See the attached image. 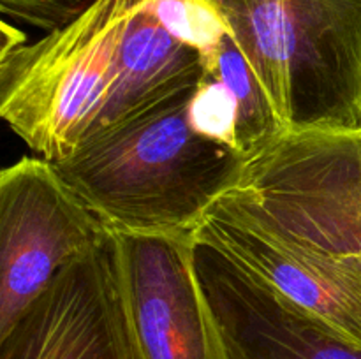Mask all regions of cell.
Masks as SVG:
<instances>
[{"mask_svg":"<svg viewBox=\"0 0 361 359\" xmlns=\"http://www.w3.org/2000/svg\"><path fill=\"white\" fill-rule=\"evenodd\" d=\"M197 83L53 162L111 234H194L215 201L242 182L249 160L190 125Z\"/></svg>","mask_w":361,"mask_h":359,"instance_id":"cell-1","label":"cell"},{"mask_svg":"<svg viewBox=\"0 0 361 359\" xmlns=\"http://www.w3.org/2000/svg\"><path fill=\"white\" fill-rule=\"evenodd\" d=\"M288 132L361 129V0H219Z\"/></svg>","mask_w":361,"mask_h":359,"instance_id":"cell-2","label":"cell"},{"mask_svg":"<svg viewBox=\"0 0 361 359\" xmlns=\"http://www.w3.org/2000/svg\"><path fill=\"white\" fill-rule=\"evenodd\" d=\"M140 2L92 0L69 25L0 56V115L39 157H69L94 129Z\"/></svg>","mask_w":361,"mask_h":359,"instance_id":"cell-3","label":"cell"},{"mask_svg":"<svg viewBox=\"0 0 361 359\" xmlns=\"http://www.w3.org/2000/svg\"><path fill=\"white\" fill-rule=\"evenodd\" d=\"M235 189L289 234L361 260V129L284 134Z\"/></svg>","mask_w":361,"mask_h":359,"instance_id":"cell-4","label":"cell"},{"mask_svg":"<svg viewBox=\"0 0 361 359\" xmlns=\"http://www.w3.org/2000/svg\"><path fill=\"white\" fill-rule=\"evenodd\" d=\"M51 160L21 157L0 172V338L53 278L111 239Z\"/></svg>","mask_w":361,"mask_h":359,"instance_id":"cell-5","label":"cell"},{"mask_svg":"<svg viewBox=\"0 0 361 359\" xmlns=\"http://www.w3.org/2000/svg\"><path fill=\"white\" fill-rule=\"evenodd\" d=\"M196 239L242 264L361 348V260L324 252L254 210L236 189L219 197Z\"/></svg>","mask_w":361,"mask_h":359,"instance_id":"cell-6","label":"cell"},{"mask_svg":"<svg viewBox=\"0 0 361 359\" xmlns=\"http://www.w3.org/2000/svg\"><path fill=\"white\" fill-rule=\"evenodd\" d=\"M0 359H141L113 236L53 278L0 338Z\"/></svg>","mask_w":361,"mask_h":359,"instance_id":"cell-7","label":"cell"},{"mask_svg":"<svg viewBox=\"0 0 361 359\" xmlns=\"http://www.w3.org/2000/svg\"><path fill=\"white\" fill-rule=\"evenodd\" d=\"M141 359H228L194 271V234H113Z\"/></svg>","mask_w":361,"mask_h":359,"instance_id":"cell-8","label":"cell"},{"mask_svg":"<svg viewBox=\"0 0 361 359\" xmlns=\"http://www.w3.org/2000/svg\"><path fill=\"white\" fill-rule=\"evenodd\" d=\"M194 271L228 359H361L338 331L200 239Z\"/></svg>","mask_w":361,"mask_h":359,"instance_id":"cell-9","label":"cell"},{"mask_svg":"<svg viewBox=\"0 0 361 359\" xmlns=\"http://www.w3.org/2000/svg\"><path fill=\"white\" fill-rule=\"evenodd\" d=\"M204 74L200 53L173 37L152 13L148 0H141L123 30L109 97L85 141L197 83Z\"/></svg>","mask_w":361,"mask_h":359,"instance_id":"cell-10","label":"cell"},{"mask_svg":"<svg viewBox=\"0 0 361 359\" xmlns=\"http://www.w3.org/2000/svg\"><path fill=\"white\" fill-rule=\"evenodd\" d=\"M210 76L221 80L235 97L238 113L236 144L247 160L259 155L284 136V123L279 118L259 77L247 62L231 34L226 35L222 41L217 67Z\"/></svg>","mask_w":361,"mask_h":359,"instance_id":"cell-11","label":"cell"},{"mask_svg":"<svg viewBox=\"0 0 361 359\" xmlns=\"http://www.w3.org/2000/svg\"><path fill=\"white\" fill-rule=\"evenodd\" d=\"M148 7L173 37L200 53L204 73H214L222 41L231 34L221 7L210 0H148Z\"/></svg>","mask_w":361,"mask_h":359,"instance_id":"cell-12","label":"cell"},{"mask_svg":"<svg viewBox=\"0 0 361 359\" xmlns=\"http://www.w3.org/2000/svg\"><path fill=\"white\" fill-rule=\"evenodd\" d=\"M189 122L197 134L238 151L236 102L221 80L204 74L189 102ZM240 153V151H238ZM242 155V153H240Z\"/></svg>","mask_w":361,"mask_h":359,"instance_id":"cell-13","label":"cell"},{"mask_svg":"<svg viewBox=\"0 0 361 359\" xmlns=\"http://www.w3.org/2000/svg\"><path fill=\"white\" fill-rule=\"evenodd\" d=\"M87 6L85 0H0L4 16L46 32L69 25L87 9Z\"/></svg>","mask_w":361,"mask_h":359,"instance_id":"cell-14","label":"cell"},{"mask_svg":"<svg viewBox=\"0 0 361 359\" xmlns=\"http://www.w3.org/2000/svg\"><path fill=\"white\" fill-rule=\"evenodd\" d=\"M25 44V34L18 28L11 27L6 21L2 23V46H0V56L7 55L9 51L16 49L18 46Z\"/></svg>","mask_w":361,"mask_h":359,"instance_id":"cell-15","label":"cell"},{"mask_svg":"<svg viewBox=\"0 0 361 359\" xmlns=\"http://www.w3.org/2000/svg\"><path fill=\"white\" fill-rule=\"evenodd\" d=\"M210 2H215V4H219V0H210Z\"/></svg>","mask_w":361,"mask_h":359,"instance_id":"cell-16","label":"cell"}]
</instances>
